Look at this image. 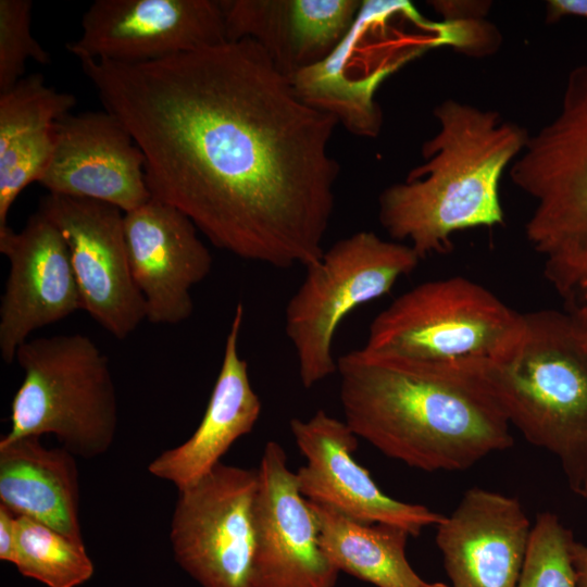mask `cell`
<instances>
[{"label":"cell","mask_w":587,"mask_h":587,"mask_svg":"<svg viewBox=\"0 0 587 587\" xmlns=\"http://www.w3.org/2000/svg\"><path fill=\"white\" fill-rule=\"evenodd\" d=\"M569 16L587 20V0H548L546 2L547 23H554Z\"/></svg>","instance_id":"obj_28"},{"label":"cell","mask_w":587,"mask_h":587,"mask_svg":"<svg viewBox=\"0 0 587 587\" xmlns=\"http://www.w3.org/2000/svg\"><path fill=\"white\" fill-rule=\"evenodd\" d=\"M287 454L266 442L253 509L255 587H335L339 571L319 544V528Z\"/></svg>","instance_id":"obj_13"},{"label":"cell","mask_w":587,"mask_h":587,"mask_svg":"<svg viewBox=\"0 0 587 587\" xmlns=\"http://www.w3.org/2000/svg\"><path fill=\"white\" fill-rule=\"evenodd\" d=\"M38 183L49 193L104 202L124 213L152 198L142 151L105 110L67 113L57 122L54 149Z\"/></svg>","instance_id":"obj_14"},{"label":"cell","mask_w":587,"mask_h":587,"mask_svg":"<svg viewBox=\"0 0 587 587\" xmlns=\"http://www.w3.org/2000/svg\"><path fill=\"white\" fill-rule=\"evenodd\" d=\"M520 313L464 276L428 280L397 297L371 322L365 347L446 364L496 361L524 329Z\"/></svg>","instance_id":"obj_6"},{"label":"cell","mask_w":587,"mask_h":587,"mask_svg":"<svg viewBox=\"0 0 587 587\" xmlns=\"http://www.w3.org/2000/svg\"><path fill=\"white\" fill-rule=\"evenodd\" d=\"M433 112L438 130L422 145L424 162L378 197L382 227L421 260L450 251L458 232L503 225L499 183L529 138L497 111L454 99Z\"/></svg>","instance_id":"obj_3"},{"label":"cell","mask_w":587,"mask_h":587,"mask_svg":"<svg viewBox=\"0 0 587 587\" xmlns=\"http://www.w3.org/2000/svg\"><path fill=\"white\" fill-rule=\"evenodd\" d=\"M423 587H449V586L442 583H433V584L425 583Z\"/></svg>","instance_id":"obj_30"},{"label":"cell","mask_w":587,"mask_h":587,"mask_svg":"<svg viewBox=\"0 0 587 587\" xmlns=\"http://www.w3.org/2000/svg\"><path fill=\"white\" fill-rule=\"evenodd\" d=\"M545 257V276L587 346V242L566 246Z\"/></svg>","instance_id":"obj_26"},{"label":"cell","mask_w":587,"mask_h":587,"mask_svg":"<svg viewBox=\"0 0 587 587\" xmlns=\"http://www.w3.org/2000/svg\"><path fill=\"white\" fill-rule=\"evenodd\" d=\"M574 540L557 514H537L516 587H577L572 562Z\"/></svg>","instance_id":"obj_24"},{"label":"cell","mask_w":587,"mask_h":587,"mask_svg":"<svg viewBox=\"0 0 587 587\" xmlns=\"http://www.w3.org/2000/svg\"><path fill=\"white\" fill-rule=\"evenodd\" d=\"M258 483V470L221 462L178 490L170 540L177 563L202 587H255Z\"/></svg>","instance_id":"obj_9"},{"label":"cell","mask_w":587,"mask_h":587,"mask_svg":"<svg viewBox=\"0 0 587 587\" xmlns=\"http://www.w3.org/2000/svg\"><path fill=\"white\" fill-rule=\"evenodd\" d=\"M30 0H0V93L24 77L27 60L50 63V54L32 35Z\"/></svg>","instance_id":"obj_25"},{"label":"cell","mask_w":587,"mask_h":587,"mask_svg":"<svg viewBox=\"0 0 587 587\" xmlns=\"http://www.w3.org/2000/svg\"><path fill=\"white\" fill-rule=\"evenodd\" d=\"M436 526L452 587H516L533 527L516 498L470 488Z\"/></svg>","instance_id":"obj_17"},{"label":"cell","mask_w":587,"mask_h":587,"mask_svg":"<svg viewBox=\"0 0 587 587\" xmlns=\"http://www.w3.org/2000/svg\"><path fill=\"white\" fill-rule=\"evenodd\" d=\"M16 558V515L0 504V559L14 564Z\"/></svg>","instance_id":"obj_27"},{"label":"cell","mask_w":587,"mask_h":587,"mask_svg":"<svg viewBox=\"0 0 587 587\" xmlns=\"http://www.w3.org/2000/svg\"><path fill=\"white\" fill-rule=\"evenodd\" d=\"M227 41L251 39L289 80L327 59L349 34L360 0H220Z\"/></svg>","instance_id":"obj_18"},{"label":"cell","mask_w":587,"mask_h":587,"mask_svg":"<svg viewBox=\"0 0 587 587\" xmlns=\"http://www.w3.org/2000/svg\"><path fill=\"white\" fill-rule=\"evenodd\" d=\"M420 261L408 243L360 230L334 242L317 262L305 267V276L285 310V332L304 388L337 372L332 347L346 316L389 294Z\"/></svg>","instance_id":"obj_7"},{"label":"cell","mask_w":587,"mask_h":587,"mask_svg":"<svg viewBox=\"0 0 587 587\" xmlns=\"http://www.w3.org/2000/svg\"><path fill=\"white\" fill-rule=\"evenodd\" d=\"M509 176L534 200L525 234L536 251L587 242V64L571 71L558 113L529 135Z\"/></svg>","instance_id":"obj_8"},{"label":"cell","mask_w":587,"mask_h":587,"mask_svg":"<svg viewBox=\"0 0 587 587\" xmlns=\"http://www.w3.org/2000/svg\"><path fill=\"white\" fill-rule=\"evenodd\" d=\"M245 309L238 302L226 336L221 369L205 412L193 434L182 445L150 462L151 475L171 482L177 490L198 482L221 463L222 457L258 422L262 403L254 391L248 364L238 351Z\"/></svg>","instance_id":"obj_19"},{"label":"cell","mask_w":587,"mask_h":587,"mask_svg":"<svg viewBox=\"0 0 587 587\" xmlns=\"http://www.w3.org/2000/svg\"><path fill=\"white\" fill-rule=\"evenodd\" d=\"M0 252L10 263L0 303V354L10 364L33 332L84 305L67 246L40 211L20 232L0 229Z\"/></svg>","instance_id":"obj_15"},{"label":"cell","mask_w":587,"mask_h":587,"mask_svg":"<svg viewBox=\"0 0 587 587\" xmlns=\"http://www.w3.org/2000/svg\"><path fill=\"white\" fill-rule=\"evenodd\" d=\"M61 233L84 310L117 339L147 320L145 299L130 272L124 212L84 198L48 193L39 210Z\"/></svg>","instance_id":"obj_10"},{"label":"cell","mask_w":587,"mask_h":587,"mask_svg":"<svg viewBox=\"0 0 587 587\" xmlns=\"http://www.w3.org/2000/svg\"><path fill=\"white\" fill-rule=\"evenodd\" d=\"M14 565L47 587H78L93 574L85 545L33 519L16 515Z\"/></svg>","instance_id":"obj_23"},{"label":"cell","mask_w":587,"mask_h":587,"mask_svg":"<svg viewBox=\"0 0 587 587\" xmlns=\"http://www.w3.org/2000/svg\"><path fill=\"white\" fill-rule=\"evenodd\" d=\"M352 432L426 471H464L513 445L511 425L474 364H446L363 346L337 359Z\"/></svg>","instance_id":"obj_2"},{"label":"cell","mask_w":587,"mask_h":587,"mask_svg":"<svg viewBox=\"0 0 587 587\" xmlns=\"http://www.w3.org/2000/svg\"><path fill=\"white\" fill-rule=\"evenodd\" d=\"M319 528V544L339 571L376 587H423L407 559L410 534L387 524H366L309 501Z\"/></svg>","instance_id":"obj_22"},{"label":"cell","mask_w":587,"mask_h":587,"mask_svg":"<svg viewBox=\"0 0 587 587\" xmlns=\"http://www.w3.org/2000/svg\"><path fill=\"white\" fill-rule=\"evenodd\" d=\"M572 562L577 587H587V545L574 540L572 545Z\"/></svg>","instance_id":"obj_29"},{"label":"cell","mask_w":587,"mask_h":587,"mask_svg":"<svg viewBox=\"0 0 587 587\" xmlns=\"http://www.w3.org/2000/svg\"><path fill=\"white\" fill-rule=\"evenodd\" d=\"M291 435L307 462L296 474L301 495L366 524H387L417 536L445 517L425 505L396 500L380 490L353 453L358 436L345 421L317 410L309 420L291 419Z\"/></svg>","instance_id":"obj_12"},{"label":"cell","mask_w":587,"mask_h":587,"mask_svg":"<svg viewBox=\"0 0 587 587\" xmlns=\"http://www.w3.org/2000/svg\"><path fill=\"white\" fill-rule=\"evenodd\" d=\"M227 41L216 0H96L66 49L80 59L148 63Z\"/></svg>","instance_id":"obj_11"},{"label":"cell","mask_w":587,"mask_h":587,"mask_svg":"<svg viewBox=\"0 0 587 587\" xmlns=\"http://www.w3.org/2000/svg\"><path fill=\"white\" fill-rule=\"evenodd\" d=\"M133 279L145 299L147 321L175 325L193 311L191 289L212 267L195 224L176 208L151 198L124 213Z\"/></svg>","instance_id":"obj_16"},{"label":"cell","mask_w":587,"mask_h":587,"mask_svg":"<svg viewBox=\"0 0 587 587\" xmlns=\"http://www.w3.org/2000/svg\"><path fill=\"white\" fill-rule=\"evenodd\" d=\"M0 504L84 544L75 455L39 437L0 442Z\"/></svg>","instance_id":"obj_21"},{"label":"cell","mask_w":587,"mask_h":587,"mask_svg":"<svg viewBox=\"0 0 587 587\" xmlns=\"http://www.w3.org/2000/svg\"><path fill=\"white\" fill-rule=\"evenodd\" d=\"M76 104L40 73L0 93V229L20 192L42 176L54 149L55 124Z\"/></svg>","instance_id":"obj_20"},{"label":"cell","mask_w":587,"mask_h":587,"mask_svg":"<svg viewBox=\"0 0 587 587\" xmlns=\"http://www.w3.org/2000/svg\"><path fill=\"white\" fill-rule=\"evenodd\" d=\"M24 378L0 442L54 435L75 457L105 453L117 428V400L108 358L83 334L28 339L16 357Z\"/></svg>","instance_id":"obj_5"},{"label":"cell","mask_w":587,"mask_h":587,"mask_svg":"<svg viewBox=\"0 0 587 587\" xmlns=\"http://www.w3.org/2000/svg\"><path fill=\"white\" fill-rule=\"evenodd\" d=\"M145 157L152 198L216 248L276 268L317 262L335 207L338 121L241 39L148 63L80 59Z\"/></svg>","instance_id":"obj_1"},{"label":"cell","mask_w":587,"mask_h":587,"mask_svg":"<svg viewBox=\"0 0 587 587\" xmlns=\"http://www.w3.org/2000/svg\"><path fill=\"white\" fill-rule=\"evenodd\" d=\"M524 320L507 355L476 367L510 425L552 453L572 492L587 498V346L564 311Z\"/></svg>","instance_id":"obj_4"}]
</instances>
